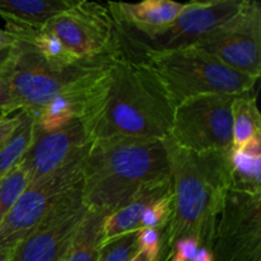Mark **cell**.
<instances>
[{"mask_svg": "<svg viewBox=\"0 0 261 261\" xmlns=\"http://www.w3.org/2000/svg\"><path fill=\"white\" fill-rule=\"evenodd\" d=\"M9 54H10V48L9 50L0 51V75H3V70H4L5 64H7L8 61V58H9Z\"/></svg>", "mask_w": 261, "mask_h": 261, "instance_id": "cell-30", "label": "cell"}, {"mask_svg": "<svg viewBox=\"0 0 261 261\" xmlns=\"http://www.w3.org/2000/svg\"><path fill=\"white\" fill-rule=\"evenodd\" d=\"M194 47L252 78L261 74V5L244 0L241 9Z\"/></svg>", "mask_w": 261, "mask_h": 261, "instance_id": "cell-9", "label": "cell"}, {"mask_svg": "<svg viewBox=\"0 0 261 261\" xmlns=\"http://www.w3.org/2000/svg\"><path fill=\"white\" fill-rule=\"evenodd\" d=\"M219 216L214 261H252L261 254V196L229 189Z\"/></svg>", "mask_w": 261, "mask_h": 261, "instance_id": "cell-11", "label": "cell"}, {"mask_svg": "<svg viewBox=\"0 0 261 261\" xmlns=\"http://www.w3.org/2000/svg\"><path fill=\"white\" fill-rule=\"evenodd\" d=\"M251 92L237 94L232 103V149L234 150L242 149L250 140L261 135V116Z\"/></svg>", "mask_w": 261, "mask_h": 261, "instance_id": "cell-18", "label": "cell"}, {"mask_svg": "<svg viewBox=\"0 0 261 261\" xmlns=\"http://www.w3.org/2000/svg\"><path fill=\"white\" fill-rule=\"evenodd\" d=\"M75 0H0V15L7 23L43 28L48 20L68 10Z\"/></svg>", "mask_w": 261, "mask_h": 261, "instance_id": "cell-17", "label": "cell"}, {"mask_svg": "<svg viewBox=\"0 0 261 261\" xmlns=\"http://www.w3.org/2000/svg\"><path fill=\"white\" fill-rule=\"evenodd\" d=\"M18 124H19V112L14 116L0 115V145L12 135Z\"/></svg>", "mask_w": 261, "mask_h": 261, "instance_id": "cell-27", "label": "cell"}, {"mask_svg": "<svg viewBox=\"0 0 261 261\" xmlns=\"http://www.w3.org/2000/svg\"><path fill=\"white\" fill-rule=\"evenodd\" d=\"M200 249V242L196 237H182L177 240L170 249L168 261H193Z\"/></svg>", "mask_w": 261, "mask_h": 261, "instance_id": "cell-25", "label": "cell"}, {"mask_svg": "<svg viewBox=\"0 0 261 261\" xmlns=\"http://www.w3.org/2000/svg\"><path fill=\"white\" fill-rule=\"evenodd\" d=\"M172 178L173 211L163 232V250L182 237H196L200 247L211 249L217 218L231 188L228 152L193 153L165 139Z\"/></svg>", "mask_w": 261, "mask_h": 261, "instance_id": "cell-3", "label": "cell"}, {"mask_svg": "<svg viewBox=\"0 0 261 261\" xmlns=\"http://www.w3.org/2000/svg\"><path fill=\"white\" fill-rule=\"evenodd\" d=\"M139 254L138 231L111 240L101 246L97 261H132Z\"/></svg>", "mask_w": 261, "mask_h": 261, "instance_id": "cell-22", "label": "cell"}, {"mask_svg": "<svg viewBox=\"0 0 261 261\" xmlns=\"http://www.w3.org/2000/svg\"><path fill=\"white\" fill-rule=\"evenodd\" d=\"M144 55L173 106L200 94L246 93L259 81L228 68L194 46L171 51H147Z\"/></svg>", "mask_w": 261, "mask_h": 261, "instance_id": "cell-5", "label": "cell"}, {"mask_svg": "<svg viewBox=\"0 0 261 261\" xmlns=\"http://www.w3.org/2000/svg\"><path fill=\"white\" fill-rule=\"evenodd\" d=\"M244 0L190 2L173 24L153 38H132L144 53L191 47L241 9Z\"/></svg>", "mask_w": 261, "mask_h": 261, "instance_id": "cell-12", "label": "cell"}, {"mask_svg": "<svg viewBox=\"0 0 261 261\" xmlns=\"http://www.w3.org/2000/svg\"><path fill=\"white\" fill-rule=\"evenodd\" d=\"M193 261H214L213 259V252L211 249H206V247H200L199 251L196 252L195 257Z\"/></svg>", "mask_w": 261, "mask_h": 261, "instance_id": "cell-29", "label": "cell"}, {"mask_svg": "<svg viewBox=\"0 0 261 261\" xmlns=\"http://www.w3.org/2000/svg\"><path fill=\"white\" fill-rule=\"evenodd\" d=\"M171 191H172V178L167 182L147 186L135 194L121 208L105 217L102 224L101 246L117 237L124 236L130 232L139 231L143 214L148 206Z\"/></svg>", "mask_w": 261, "mask_h": 261, "instance_id": "cell-15", "label": "cell"}, {"mask_svg": "<svg viewBox=\"0 0 261 261\" xmlns=\"http://www.w3.org/2000/svg\"><path fill=\"white\" fill-rule=\"evenodd\" d=\"M31 184L27 171L18 165L0 180V224Z\"/></svg>", "mask_w": 261, "mask_h": 261, "instance_id": "cell-21", "label": "cell"}, {"mask_svg": "<svg viewBox=\"0 0 261 261\" xmlns=\"http://www.w3.org/2000/svg\"><path fill=\"white\" fill-rule=\"evenodd\" d=\"M87 211L81 180L17 245L9 261H64Z\"/></svg>", "mask_w": 261, "mask_h": 261, "instance_id": "cell-10", "label": "cell"}, {"mask_svg": "<svg viewBox=\"0 0 261 261\" xmlns=\"http://www.w3.org/2000/svg\"><path fill=\"white\" fill-rule=\"evenodd\" d=\"M86 154L53 175L31 182L0 224V256H10L20 241L36 228L56 203L82 180Z\"/></svg>", "mask_w": 261, "mask_h": 261, "instance_id": "cell-8", "label": "cell"}, {"mask_svg": "<svg viewBox=\"0 0 261 261\" xmlns=\"http://www.w3.org/2000/svg\"><path fill=\"white\" fill-rule=\"evenodd\" d=\"M0 112L2 115H7V116L10 112H14L9 83H8L7 78L3 75H0Z\"/></svg>", "mask_w": 261, "mask_h": 261, "instance_id": "cell-26", "label": "cell"}, {"mask_svg": "<svg viewBox=\"0 0 261 261\" xmlns=\"http://www.w3.org/2000/svg\"><path fill=\"white\" fill-rule=\"evenodd\" d=\"M79 61L102 59L121 47L120 32L107 4L78 0L45 24Z\"/></svg>", "mask_w": 261, "mask_h": 261, "instance_id": "cell-7", "label": "cell"}, {"mask_svg": "<svg viewBox=\"0 0 261 261\" xmlns=\"http://www.w3.org/2000/svg\"><path fill=\"white\" fill-rule=\"evenodd\" d=\"M132 261H148V260H147V257H145V256H144V255H143V254H142V252H140V251H139V254H138V255H137V256H135V257H134V259H133Z\"/></svg>", "mask_w": 261, "mask_h": 261, "instance_id": "cell-31", "label": "cell"}, {"mask_svg": "<svg viewBox=\"0 0 261 261\" xmlns=\"http://www.w3.org/2000/svg\"><path fill=\"white\" fill-rule=\"evenodd\" d=\"M91 142L78 117L50 132L36 127L32 143L19 165L27 171L31 182H36L86 154Z\"/></svg>", "mask_w": 261, "mask_h": 261, "instance_id": "cell-13", "label": "cell"}, {"mask_svg": "<svg viewBox=\"0 0 261 261\" xmlns=\"http://www.w3.org/2000/svg\"><path fill=\"white\" fill-rule=\"evenodd\" d=\"M0 261H9V257H8V256H0Z\"/></svg>", "mask_w": 261, "mask_h": 261, "instance_id": "cell-34", "label": "cell"}, {"mask_svg": "<svg viewBox=\"0 0 261 261\" xmlns=\"http://www.w3.org/2000/svg\"><path fill=\"white\" fill-rule=\"evenodd\" d=\"M173 211V195L172 191L162 198L157 199L154 203L150 204L147 211L143 214L142 222H140V229L142 228H154L161 232H165L170 224L172 218Z\"/></svg>", "mask_w": 261, "mask_h": 261, "instance_id": "cell-23", "label": "cell"}, {"mask_svg": "<svg viewBox=\"0 0 261 261\" xmlns=\"http://www.w3.org/2000/svg\"><path fill=\"white\" fill-rule=\"evenodd\" d=\"M171 180L165 140H92L82 171L87 209L110 216L147 186Z\"/></svg>", "mask_w": 261, "mask_h": 261, "instance_id": "cell-2", "label": "cell"}, {"mask_svg": "<svg viewBox=\"0 0 261 261\" xmlns=\"http://www.w3.org/2000/svg\"><path fill=\"white\" fill-rule=\"evenodd\" d=\"M163 232L154 228H142L138 231L139 251L148 261H161L163 254Z\"/></svg>", "mask_w": 261, "mask_h": 261, "instance_id": "cell-24", "label": "cell"}, {"mask_svg": "<svg viewBox=\"0 0 261 261\" xmlns=\"http://www.w3.org/2000/svg\"><path fill=\"white\" fill-rule=\"evenodd\" d=\"M231 94H200L176 105L170 138L176 145L193 153L232 149Z\"/></svg>", "mask_w": 261, "mask_h": 261, "instance_id": "cell-6", "label": "cell"}, {"mask_svg": "<svg viewBox=\"0 0 261 261\" xmlns=\"http://www.w3.org/2000/svg\"><path fill=\"white\" fill-rule=\"evenodd\" d=\"M110 55L71 68H61L48 63L32 46L18 40L10 48L3 70L12 92L14 111H27L35 116L58 97L83 93L99 65Z\"/></svg>", "mask_w": 261, "mask_h": 261, "instance_id": "cell-4", "label": "cell"}, {"mask_svg": "<svg viewBox=\"0 0 261 261\" xmlns=\"http://www.w3.org/2000/svg\"><path fill=\"white\" fill-rule=\"evenodd\" d=\"M232 190L261 196V135L250 140L242 149L228 153Z\"/></svg>", "mask_w": 261, "mask_h": 261, "instance_id": "cell-16", "label": "cell"}, {"mask_svg": "<svg viewBox=\"0 0 261 261\" xmlns=\"http://www.w3.org/2000/svg\"><path fill=\"white\" fill-rule=\"evenodd\" d=\"M252 261H261V254L256 255V256H255L254 259H252Z\"/></svg>", "mask_w": 261, "mask_h": 261, "instance_id": "cell-33", "label": "cell"}, {"mask_svg": "<svg viewBox=\"0 0 261 261\" xmlns=\"http://www.w3.org/2000/svg\"><path fill=\"white\" fill-rule=\"evenodd\" d=\"M173 109L152 66L126 56L121 46L92 78L79 120L91 140L116 137L165 140L170 135Z\"/></svg>", "mask_w": 261, "mask_h": 261, "instance_id": "cell-1", "label": "cell"}, {"mask_svg": "<svg viewBox=\"0 0 261 261\" xmlns=\"http://www.w3.org/2000/svg\"><path fill=\"white\" fill-rule=\"evenodd\" d=\"M17 37L12 32L0 28V51L9 50L17 43Z\"/></svg>", "mask_w": 261, "mask_h": 261, "instance_id": "cell-28", "label": "cell"}, {"mask_svg": "<svg viewBox=\"0 0 261 261\" xmlns=\"http://www.w3.org/2000/svg\"><path fill=\"white\" fill-rule=\"evenodd\" d=\"M168 260H170V252H166V254L162 256V259H161V261H168Z\"/></svg>", "mask_w": 261, "mask_h": 261, "instance_id": "cell-32", "label": "cell"}, {"mask_svg": "<svg viewBox=\"0 0 261 261\" xmlns=\"http://www.w3.org/2000/svg\"><path fill=\"white\" fill-rule=\"evenodd\" d=\"M120 33L132 32V38H153L170 28L184 5L172 0H144L135 3H107Z\"/></svg>", "mask_w": 261, "mask_h": 261, "instance_id": "cell-14", "label": "cell"}, {"mask_svg": "<svg viewBox=\"0 0 261 261\" xmlns=\"http://www.w3.org/2000/svg\"><path fill=\"white\" fill-rule=\"evenodd\" d=\"M18 112H19V124L12 135L0 145V180L19 165L35 135V116L27 111Z\"/></svg>", "mask_w": 261, "mask_h": 261, "instance_id": "cell-20", "label": "cell"}, {"mask_svg": "<svg viewBox=\"0 0 261 261\" xmlns=\"http://www.w3.org/2000/svg\"><path fill=\"white\" fill-rule=\"evenodd\" d=\"M103 219V214L87 211L64 261H97Z\"/></svg>", "mask_w": 261, "mask_h": 261, "instance_id": "cell-19", "label": "cell"}]
</instances>
